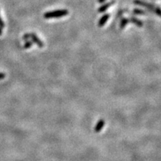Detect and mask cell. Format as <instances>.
Segmentation results:
<instances>
[{
  "mask_svg": "<svg viewBox=\"0 0 161 161\" xmlns=\"http://www.w3.org/2000/svg\"><path fill=\"white\" fill-rule=\"evenodd\" d=\"M69 14V11L66 9H58V10H51L47 11L43 14V17L45 19H54V18H60L63 16H67Z\"/></svg>",
  "mask_w": 161,
  "mask_h": 161,
  "instance_id": "6da1fadb",
  "label": "cell"
},
{
  "mask_svg": "<svg viewBox=\"0 0 161 161\" xmlns=\"http://www.w3.org/2000/svg\"><path fill=\"white\" fill-rule=\"evenodd\" d=\"M134 3L135 4H137V5L143 6V7H146V8H148V10H152V11H154L155 7H156L154 4H151V3H149V2H146V1H143V0H134Z\"/></svg>",
  "mask_w": 161,
  "mask_h": 161,
  "instance_id": "7a4b0ae2",
  "label": "cell"
},
{
  "mask_svg": "<svg viewBox=\"0 0 161 161\" xmlns=\"http://www.w3.org/2000/svg\"><path fill=\"white\" fill-rule=\"evenodd\" d=\"M116 0H111L110 1H107V2L104 3L102 5L100 6L98 9V13H103V12H105L106 10L108 8H110L113 4H114L116 3Z\"/></svg>",
  "mask_w": 161,
  "mask_h": 161,
  "instance_id": "3957f363",
  "label": "cell"
},
{
  "mask_svg": "<svg viewBox=\"0 0 161 161\" xmlns=\"http://www.w3.org/2000/svg\"><path fill=\"white\" fill-rule=\"evenodd\" d=\"M31 41L33 42V43H35L37 44V46H39L40 48L43 47L44 44H43V42L37 37V35L36 34H34V33H31Z\"/></svg>",
  "mask_w": 161,
  "mask_h": 161,
  "instance_id": "277c9868",
  "label": "cell"
},
{
  "mask_svg": "<svg viewBox=\"0 0 161 161\" xmlns=\"http://www.w3.org/2000/svg\"><path fill=\"white\" fill-rule=\"evenodd\" d=\"M110 16V15L109 14V13H105V14L103 15V16L100 18L99 20H98V27L101 28V27L104 26V25H105L106 22H107V20L109 19Z\"/></svg>",
  "mask_w": 161,
  "mask_h": 161,
  "instance_id": "5b68a950",
  "label": "cell"
},
{
  "mask_svg": "<svg viewBox=\"0 0 161 161\" xmlns=\"http://www.w3.org/2000/svg\"><path fill=\"white\" fill-rule=\"evenodd\" d=\"M104 124H105V122H104V119H100L98 123H97V125H95V128H94V131L96 133L100 132V131L104 128Z\"/></svg>",
  "mask_w": 161,
  "mask_h": 161,
  "instance_id": "8992f818",
  "label": "cell"
},
{
  "mask_svg": "<svg viewBox=\"0 0 161 161\" xmlns=\"http://www.w3.org/2000/svg\"><path fill=\"white\" fill-rule=\"evenodd\" d=\"M129 21L130 22H132V23H134L135 25H137V27L142 28V27L143 26V22H142L140 19H137V18L134 17V16H131V17H130Z\"/></svg>",
  "mask_w": 161,
  "mask_h": 161,
  "instance_id": "52a82bcc",
  "label": "cell"
},
{
  "mask_svg": "<svg viewBox=\"0 0 161 161\" xmlns=\"http://www.w3.org/2000/svg\"><path fill=\"white\" fill-rule=\"evenodd\" d=\"M129 22H130L129 19H128V18H125V17L122 18L120 21V24H119V27H120L121 29L125 28V27L127 26V25L129 23Z\"/></svg>",
  "mask_w": 161,
  "mask_h": 161,
  "instance_id": "ba28073f",
  "label": "cell"
},
{
  "mask_svg": "<svg viewBox=\"0 0 161 161\" xmlns=\"http://www.w3.org/2000/svg\"><path fill=\"white\" fill-rule=\"evenodd\" d=\"M133 13L136 15H146V13H147L145 10L140 8H134L133 10Z\"/></svg>",
  "mask_w": 161,
  "mask_h": 161,
  "instance_id": "9c48e42d",
  "label": "cell"
},
{
  "mask_svg": "<svg viewBox=\"0 0 161 161\" xmlns=\"http://www.w3.org/2000/svg\"><path fill=\"white\" fill-rule=\"evenodd\" d=\"M33 45V42L32 41H30V40H26V42H25V44L23 45V49H29L30 47H31Z\"/></svg>",
  "mask_w": 161,
  "mask_h": 161,
  "instance_id": "30bf717a",
  "label": "cell"
},
{
  "mask_svg": "<svg viewBox=\"0 0 161 161\" xmlns=\"http://www.w3.org/2000/svg\"><path fill=\"white\" fill-rule=\"evenodd\" d=\"M30 37H31V33H27V34H25L22 36V40H28Z\"/></svg>",
  "mask_w": 161,
  "mask_h": 161,
  "instance_id": "8fae6325",
  "label": "cell"
},
{
  "mask_svg": "<svg viewBox=\"0 0 161 161\" xmlns=\"http://www.w3.org/2000/svg\"><path fill=\"white\" fill-rule=\"evenodd\" d=\"M154 13H156L157 15V16H160V14H161V13H160V7H155V9H154Z\"/></svg>",
  "mask_w": 161,
  "mask_h": 161,
  "instance_id": "7c38bea8",
  "label": "cell"
},
{
  "mask_svg": "<svg viewBox=\"0 0 161 161\" xmlns=\"http://www.w3.org/2000/svg\"><path fill=\"white\" fill-rule=\"evenodd\" d=\"M4 27V22H3L2 19H1V15H0V28H3Z\"/></svg>",
  "mask_w": 161,
  "mask_h": 161,
  "instance_id": "4fadbf2b",
  "label": "cell"
},
{
  "mask_svg": "<svg viewBox=\"0 0 161 161\" xmlns=\"http://www.w3.org/2000/svg\"><path fill=\"white\" fill-rule=\"evenodd\" d=\"M5 77V74L2 72H0V80H2V79L4 78Z\"/></svg>",
  "mask_w": 161,
  "mask_h": 161,
  "instance_id": "5bb4252c",
  "label": "cell"
},
{
  "mask_svg": "<svg viewBox=\"0 0 161 161\" xmlns=\"http://www.w3.org/2000/svg\"><path fill=\"white\" fill-rule=\"evenodd\" d=\"M106 1V0H98V2H99V3H101H101L104 2V1Z\"/></svg>",
  "mask_w": 161,
  "mask_h": 161,
  "instance_id": "9a60e30c",
  "label": "cell"
},
{
  "mask_svg": "<svg viewBox=\"0 0 161 161\" xmlns=\"http://www.w3.org/2000/svg\"><path fill=\"white\" fill-rule=\"evenodd\" d=\"M1 34H2V28H0V35H1Z\"/></svg>",
  "mask_w": 161,
  "mask_h": 161,
  "instance_id": "2e32d148",
  "label": "cell"
}]
</instances>
